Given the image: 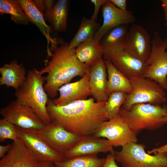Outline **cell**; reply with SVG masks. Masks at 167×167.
<instances>
[{
	"instance_id": "32",
	"label": "cell",
	"mask_w": 167,
	"mask_h": 167,
	"mask_svg": "<svg viewBox=\"0 0 167 167\" xmlns=\"http://www.w3.org/2000/svg\"><path fill=\"white\" fill-rule=\"evenodd\" d=\"M105 162L101 167H119L116 162V161L113 154L110 153L108 155Z\"/></svg>"
},
{
	"instance_id": "37",
	"label": "cell",
	"mask_w": 167,
	"mask_h": 167,
	"mask_svg": "<svg viewBox=\"0 0 167 167\" xmlns=\"http://www.w3.org/2000/svg\"><path fill=\"white\" fill-rule=\"evenodd\" d=\"M162 6L164 12L165 20L167 22V0H162Z\"/></svg>"
},
{
	"instance_id": "22",
	"label": "cell",
	"mask_w": 167,
	"mask_h": 167,
	"mask_svg": "<svg viewBox=\"0 0 167 167\" xmlns=\"http://www.w3.org/2000/svg\"><path fill=\"white\" fill-rule=\"evenodd\" d=\"M107 73V93L122 92L131 93L133 88L130 79L119 71L110 60H104Z\"/></svg>"
},
{
	"instance_id": "20",
	"label": "cell",
	"mask_w": 167,
	"mask_h": 167,
	"mask_svg": "<svg viewBox=\"0 0 167 167\" xmlns=\"http://www.w3.org/2000/svg\"><path fill=\"white\" fill-rule=\"evenodd\" d=\"M0 85L12 87L18 90L27 79L26 71L22 64H18L16 60L6 64L0 68Z\"/></svg>"
},
{
	"instance_id": "26",
	"label": "cell",
	"mask_w": 167,
	"mask_h": 167,
	"mask_svg": "<svg viewBox=\"0 0 167 167\" xmlns=\"http://www.w3.org/2000/svg\"><path fill=\"white\" fill-rule=\"evenodd\" d=\"M0 14H10L16 24L27 25L30 22L19 0H0Z\"/></svg>"
},
{
	"instance_id": "21",
	"label": "cell",
	"mask_w": 167,
	"mask_h": 167,
	"mask_svg": "<svg viewBox=\"0 0 167 167\" xmlns=\"http://www.w3.org/2000/svg\"><path fill=\"white\" fill-rule=\"evenodd\" d=\"M75 50L79 60L90 66L101 60L104 53L100 41L93 37L80 44Z\"/></svg>"
},
{
	"instance_id": "4",
	"label": "cell",
	"mask_w": 167,
	"mask_h": 167,
	"mask_svg": "<svg viewBox=\"0 0 167 167\" xmlns=\"http://www.w3.org/2000/svg\"><path fill=\"white\" fill-rule=\"evenodd\" d=\"M167 107L148 103L132 105L127 110L121 108L119 114L135 134L144 129L153 131L167 123L163 118L167 115Z\"/></svg>"
},
{
	"instance_id": "34",
	"label": "cell",
	"mask_w": 167,
	"mask_h": 167,
	"mask_svg": "<svg viewBox=\"0 0 167 167\" xmlns=\"http://www.w3.org/2000/svg\"><path fill=\"white\" fill-rule=\"evenodd\" d=\"M148 153L150 154L153 153L154 154L161 153L167 154V144L157 148H153L151 150L148 151Z\"/></svg>"
},
{
	"instance_id": "18",
	"label": "cell",
	"mask_w": 167,
	"mask_h": 167,
	"mask_svg": "<svg viewBox=\"0 0 167 167\" xmlns=\"http://www.w3.org/2000/svg\"><path fill=\"white\" fill-rule=\"evenodd\" d=\"M107 76L106 68L103 59L90 66L89 86L91 95L97 102H106L108 99Z\"/></svg>"
},
{
	"instance_id": "7",
	"label": "cell",
	"mask_w": 167,
	"mask_h": 167,
	"mask_svg": "<svg viewBox=\"0 0 167 167\" xmlns=\"http://www.w3.org/2000/svg\"><path fill=\"white\" fill-rule=\"evenodd\" d=\"M132 85V92L128 94L121 109L129 110L136 104L148 103L160 105L165 102L166 93L160 86L155 81L142 77L129 79Z\"/></svg>"
},
{
	"instance_id": "23",
	"label": "cell",
	"mask_w": 167,
	"mask_h": 167,
	"mask_svg": "<svg viewBox=\"0 0 167 167\" xmlns=\"http://www.w3.org/2000/svg\"><path fill=\"white\" fill-rule=\"evenodd\" d=\"M128 25H122L116 27L108 32L101 38L100 44L104 53L123 49L127 34Z\"/></svg>"
},
{
	"instance_id": "24",
	"label": "cell",
	"mask_w": 167,
	"mask_h": 167,
	"mask_svg": "<svg viewBox=\"0 0 167 167\" xmlns=\"http://www.w3.org/2000/svg\"><path fill=\"white\" fill-rule=\"evenodd\" d=\"M101 26L96 21L83 17L77 31L69 43V47L75 49L82 43L93 38Z\"/></svg>"
},
{
	"instance_id": "14",
	"label": "cell",
	"mask_w": 167,
	"mask_h": 167,
	"mask_svg": "<svg viewBox=\"0 0 167 167\" xmlns=\"http://www.w3.org/2000/svg\"><path fill=\"white\" fill-rule=\"evenodd\" d=\"M101 11L103 23L93 37L99 41L112 28L121 25L133 24L136 21L135 16L131 11L121 10L116 7L110 0H108L102 6Z\"/></svg>"
},
{
	"instance_id": "27",
	"label": "cell",
	"mask_w": 167,
	"mask_h": 167,
	"mask_svg": "<svg viewBox=\"0 0 167 167\" xmlns=\"http://www.w3.org/2000/svg\"><path fill=\"white\" fill-rule=\"evenodd\" d=\"M105 158H100L97 155H84L71 158L54 163L55 167H101Z\"/></svg>"
},
{
	"instance_id": "30",
	"label": "cell",
	"mask_w": 167,
	"mask_h": 167,
	"mask_svg": "<svg viewBox=\"0 0 167 167\" xmlns=\"http://www.w3.org/2000/svg\"><path fill=\"white\" fill-rule=\"evenodd\" d=\"M108 0H91V2L93 4L94 9L91 19L96 21L100 8L104 5Z\"/></svg>"
},
{
	"instance_id": "19",
	"label": "cell",
	"mask_w": 167,
	"mask_h": 167,
	"mask_svg": "<svg viewBox=\"0 0 167 167\" xmlns=\"http://www.w3.org/2000/svg\"><path fill=\"white\" fill-rule=\"evenodd\" d=\"M30 22L35 24L45 36L47 41L48 56L51 57L52 51L57 46L55 39L50 34V27L46 24L43 14L38 9L33 1L19 0Z\"/></svg>"
},
{
	"instance_id": "38",
	"label": "cell",
	"mask_w": 167,
	"mask_h": 167,
	"mask_svg": "<svg viewBox=\"0 0 167 167\" xmlns=\"http://www.w3.org/2000/svg\"><path fill=\"white\" fill-rule=\"evenodd\" d=\"M163 119L164 121L167 122V115L164 117L163 118Z\"/></svg>"
},
{
	"instance_id": "6",
	"label": "cell",
	"mask_w": 167,
	"mask_h": 167,
	"mask_svg": "<svg viewBox=\"0 0 167 167\" xmlns=\"http://www.w3.org/2000/svg\"><path fill=\"white\" fill-rule=\"evenodd\" d=\"M145 148L143 144L132 142L113 155L122 167H167V154L151 155L145 152Z\"/></svg>"
},
{
	"instance_id": "33",
	"label": "cell",
	"mask_w": 167,
	"mask_h": 167,
	"mask_svg": "<svg viewBox=\"0 0 167 167\" xmlns=\"http://www.w3.org/2000/svg\"><path fill=\"white\" fill-rule=\"evenodd\" d=\"M116 7L123 11L127 10V1L126 0H110Z\"/></svg>"
},
{
	"instance_id": "12",
	"label": "cell",
	"mask_w": 167,
	"mask_h": 167,
	"mask_svg": "<svg viewBox=\"0 0 167 167\" xmlns=\"http://www.w3.org/2000/svg\"><path fill=\"white\" fill-rule=\"evenodd\" d=\"M105 60H110L114 66L129 79L142 77L146 69L145 61L119 48L104 53Z\"/></svg>"
},
{
	"instance_id": "11",
	"label": "cell",
	"mask_w": 167,
	"mask_h": 167,
	"mask_svg": "<svg viewBox=\"0 0 167 167\" xmlns=\"http://www.w3.org/2000/svg\"><path fill=\"white\" fill-rule=\"evenodd\" d=\"M15 126L19 137L39 162H49L54 163L65 158L63 155L52 149L35 130Z\"/></svg>"
},
{
	"instance_id": "15",
	"label": "cell",
	"mask_w": 167,
	"mask_h": 167,
	"mask_svg": "<svg viewBox=\"0 0 167 167\" xmlns=\"http://www.w3.org/2000/svg\"><path fill=\"white\" fill-rule=\"evenodd\" d=\"M115 151L107 139L90 135L80 136L75 145L64 156L69 158L81 156L97 155L100 152H107L113 155Z\"/></svg>"
},
{
	"instance_id": "2",
	"label": "cell",
	"mask_w": 167,
	"mask_h": 167,
	"mask_svg": "<svg viewBox=\"0 0 167 167\" xmlns=\"http://www.w3.org/2000/svg\"><path fill=\"white\" fill-rule=\"evenodd\" d=\"M53 51L50 60L40 71L42 75L47 73L44 88L49 97L54 98L60 87L75 77H82L90 66L79 60L75 49L70 48L69 43H61Z\"/></svg>"
},
{
	"instance_id": "28",
	"label": "cell",
	"mask_w": 167,
	"mask_h": 167,
	"mask_svg": "<svg viewBox=\"0 0 167 167\" xmlns=\"http://www.w3.org/2000/svg\"><path fill=\"white\" fill-rule=\"evenodd\" d=\"M127 95L124 92H113L109 96L105 106V111L108 120L119 114Z\"/></svg>"
},
{
	"instance_id": "25",
	"label": "cell",
	"mask_w": 167,
	"mask_h": 167,
	"mask_svg": "<svg viewBox=\"0 0 167 167\" xmlns=\"http://www.w3.org/2000/svg\"><path fill=\"white\" fill-rule=\"evenodd\" d=\"M69 2L67 0H59L54 3L49 22L56 32L66 30Z\"/></svg>"
},
{
	"instance_id": "35",
	"label": "cell",
	"mask_w": 167,
	"mask_h": 167,
	"mask_svg": "<svg viewBox=\"0 0 167 167\" xmlns=\"http://www.w3.org/2000/svg\"><path fill=\"white\" fill-rule=\"evenodd\" d=\"M11 143L5 145H0V158L3 157L8 152L11 147Z\"/></svg>"
},
{
	"instance_id": "31",
	"label": "cell",
	"mask_w": 167,
	"mask_h": 167,
	"mask_svg": "<svg viewBox=\"0 0 167 167\" xmlns=\"http://www.w3.org/2000/svg\"><path fill=\"white\" fill-rule=\"evenodd\" d=\"M45 17L46 19L49 22L54 5V0H45Z\"/></svg>"
},
{
	"instance_id": "29",
	"label": "cell",
	"mask_w": 167,
	"mask_h": 167,
	"mask_svg": "<svg viewBox=\"0 0 167 167\" xmlns=\"http://www.w3.org/2000/svg\"><path fill=\"white\" fill-rule=\"evenodd\" d=\"M19 138L15 126L5 118L0 119V142H3L7 139L14 141Z\"/></svg>"
},
{
	"instance_id": "1",
	"label": "cell",
	"mask_w": 167,
	"mask_h": 167,
	"mask_svg": "<svg viewBox=\"0 0 167 167\" xmlns=\"http://www.w3.org/2000/svg\"><path fill=\"white\" fill-rule=\"evenodd\" d=\"M106 102H97L90 98L58 106L49 98L46 109L51 121L70 132L84 136L92 135L103 122L108 120L105 111Z\"/></svg>"
},
{
	"instance_id": "3",
	"label": "cell",
	"mask_w": 167,
	"mask_h": 167,
	"mask_svg": "<svg viewBox=\"0 0 167 167\" xmlns=\"http://www.w3.org/2000/svg\"><path fill=\"white\" fill-rule=\"evenodd\" d=\"M42 75L36 68L29 71L26 80L15 95L16 100L31 107L46 125L51 120L47 110L49 98L44 88L45 77Z\"/></svg>"
},
{
	"instance_id": "10",
	"label": "cell",
	"mask_w": 167,
	"mask_h": 167,
	"mask_svg": "<svg viewBox=\"0 0 167 167\" xmlns=\"http://www.w3.org/2000/svg\"><path fill=\"white\" fill-rule=\"evenodd\" d=\"M35 131L52 149L64 156L73 148L80 136L52 121L44 128Z\"/></svg>"
},
{
	"instance_id": "13",
	"label": "cell",
	"mask_w": 167,
	"mask_h": 167,
	"mask_svg": "<svg viewBox=\"0 0 167 167\" xmlns=\"http://www.w3.org/2000/svg\"><path fill=\"white\" fill-rule=\"evenodd\" d=\"M123 49L145 62L152 49L151 40L147 31L142 26L133 24L129 30Z\"/></svg>"
},
{
	"instance_id": "16",
	"label": "cell",
	"mask_w": 167,
	"mask_h": 167,
	"mask_svg": "<svg viewBox=\"0 0 167 167\" xmlns=\"http://www.w3.org/2000/svg\"><path fill=\"white\" fill-rule=\"evenodd\" d=\"M90 69L80 80L65 84L58 90L59 97L53 100L54 104L63 106L72 102L87 99L91 93L89 86Z\"/></svg>"
},
{
	"instance_id": "8",
	"label": "cell",
	"mask_w": 167,
	"mask_h": 167,
	"mask_svg": "<svg viewBox=\"0 0 167 167\" xmlns=\"http://www.w3.org/2000/svg\"><path fill=\"white\" fill-rule=\"evenodd\" d=\"M94 137L107 139L113 146L123 147L137 143V135L130 129L119 113L112 119L103 122L92 135Z\"/></svg>"
},
{
	"instance_id": "40",
	"label": "cell",
	"mask_w": 167,
	"mask_h": 167,
	"mask_svg": "<svg viewBox=\"0 0 167 167\" xmlns=\"http://www.w3.org/2000/svg\"><path fill=\"white\" fill-rule=\"evenodd\" d=\"M166 113H167V111H166Z\"/></svg>"
},
{
	"instance_id": "5",
	"label": "cell",
	"mask_w": 167,
	"mask_h": 167,
	"mask_svg": "<svg viewBox=\"0 0 167 167\" xmlns=\"http://www.w3.org/2000/svg\"><path fill=\"white\" fill-rule=\"evenodd\" d=\"M152 49L145 62L146 69L142 77L149 79L167 90V37L162 40L158 32L151 40Z\"/></svg>"
},
{
	"instance_id": "36",
	"label": "cell",
	"mask_w": 167,
	"mask_h": 167,
	"mask_svg": "<svg viewBox=\"0 0 167 167\" xmlns=\"http://www.w3.org/2000/svg\"><path fill=\"white\" fill-rule=\"evenodd\" d=\"M35 167H55L54 163L49 162H39Z\"/></svg>"
},
{
	"instance_id": "9",
	"label": "cell",
	"mask_w": 167,
	"mask_h": 167,
	"mask_svg": "<svg viewBox=\"0 0 167 167\" xmlns=\"http://www.w3.org/2000/svg\"><path fill=\"white\" fill-rule=\"evenodd\" d=\"M0 114L3 118L21 128L38 130L44 128L45 125L31 107L16 100L2 108Z\"/></svg>"
},
{
	"instance_id": "39",
	"label": "cell",
	"mask_w": 167,
	"mask_h": 167,
	"mask_svg": "<svg viewBox=\"0 0 167 167\" xmlns=\"http://www.w3.org/2000/svg\"><path fill=\"white\" fill-rule=\"evenodd\" d=\"M165 25L166 26H167V22H166L165 23Z\"/></svg>"
},
{
	"instance_id": "17",
	"label": "cell",
	"mask_w": 167,
	"mask_h": 167,
	"mask_svg": "<svg viewBox=\"0 0 167 167\" xmlns=\"http://www.w3.org/2000/svg\"><path fill=\"white\" fill-rule=\"evenodd\" d=\"M0 160V167H35L39 163L19 138Z\"/></svg>"
}]
</instances>
